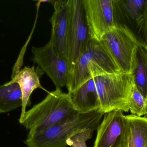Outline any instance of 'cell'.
<instances>
[{
	"instance_id": "1",
	"label": "cell",
	"mask_w": 147,
	"mask_h": 147,
	"mask_svg": "<svg viewBox=\"0 0 147 147\" xmlns=\"http://www.w3.org/2000/svg\"><path fill=\"white\" fill-rule=\"evenodd\" d=\"M77 112L71 95L56 89L49 92L43 101L26 111L20 123L29 133L38 132L69 119Z\"/></svg>"
},
{
	"instance_id": "2",
	"label": "cell",
	"mask_w": 147,
	"mask_h": 147,
	"mask_svg": "<svg viewBox=\"0 0 147 147\" xmlns=\"http://www.w3.org/2000/svg\"><path fill=\"white\" fill-rule=\"evenodd\" d=\"M121 72L100 41L91 39L73 68L69 72L66 87L68 93L71 94L91 79Z\"/></svg>"
},
{
	"instance_id": "3",
	"label": "cell",
	"mask_w": 147,
	"mask_h": 147,
	"mask_svg": "<svg viewBox=\"0 0 147 147\" xmlns=\"http://www.w3.org/2000/svg\"><path fill=\"white\" fill-rule=\"evenodd\" d=\"M101 110L77 112L69 119L45 130L29 133L25 143L28 147H66L67 141L85 129L96 130L104 115Z\"/></svg>"
},
{
	"instance_id": "4",
	"label": "cell",
	"mask_w": 147,
	"mask_h": 147,
	"mask_svg": "<svg viewBox=\"0 0 147 147\" xmlns=\"http://www.w3.org/2000/svg\"><path fill=\"white\" fill-rule=\"evenodd\" d=\"M93 78L102 112L129 111V98L134 85L132 74L121 72Z\"/></svg>"
},
{
	"instance_id": "5",
	"label": "cell",
	"mask_w": 147,
	"mask_h": 147,
	"mask_svg": "<svg viewBox=\"0 0 147 147\" xmlns=\"http://www.w3.org/2000/svg\"><path fill=\"white\" fill-rule=\"evenodd\" d=\"M100 42L122 72L132 74L136 52L141 42L124 27H115L105 35Z\"/></svg>"
},
{
	"instance_id": "6",
	"label": "cell",
	"mask_w": 147,
	"mask_h": 147,
	"mask_svg": "<svg viewBox=\"0 0 147 147\" xmlns=\"http://www.w3.org/2000/svg\"><path fill=\"white\" fill-rule=\"evenodd\" d=\"M69 26L67 60L69 71L74 66L91 39L82 0H69Z\"/></svg>"
},
{
	"instance_id": "7",
	"label": "cell",
	"mask_w": 147,
	"mask_h": 147,
	"mask_svg": "<svg viewBox=\"0 0 147 147\" xmlns=\"http://www.w3.org/2000/svg\"><path fill=\"white\" fill-rule=\"evenodd\" d=\"M96 130L93 147H127V121L122 110L105 114Z\"/></svg>"
},
{
	"instance_id": "8",
	"label": "cell",
	"mask_w": 147,
	"mask_h": 147,
	"mask_svg": "<svg viewBox=\"0 0 147 147\" xmlns=\"http://www.w3.org/2000/svg\"><path fill=\"white\" fill-rule=\"evenodd\" d=\"M82 3L91 39L100 41L115 27L113 0H82Z\"/></svg>"
},
{
	"instance_id": "9",
	"label": "cell",
	"mask_w": 147,
	"mask_h": 147,
	"mask_svg": "<svg viewBox=\"0 0 147 147\" xmlns=\"http://www.w3.org/2000/svg\"><path fill=\"white\" fill-rule=\"evenodd\" d=\"M32 52L33 61L47 73L56 89L66 86L69 70L68 60L57 55L50 41L44 46L32 47Z\"/></svg>"
},
{
	"instance_id": "10",
	"label": "cell",
	"mask_w": 147,
	"mask_h": 147,
	"mask_svg": "<svg viewBox=\"0 0 147 147\" xmlns=\"http://www.w3.org/2000/svg\"><path fill=\"white\" fill-rule=\"evenodd\" d=\"M50 19L52 29L50 42L58 56L67 60L70 7L69 0H56Z\"/></svg>"
},
{
	"instance_id": "11",
	"label": "cell",
	"mask_w": 147,
	"mask_h": 147,
	"mask_svg": "<svg viewBox=\"0 0 147 147\" xmlns=\"http://www.w3.org/2000/svg\"><path fill=\"white\" fill-rule=\"evenodd\" d=\"M147 4V0H113L115 27L127 28L135 35L140 34Z\"/></svg>"
},
{
	"instance_id": "12",
	"label": "cell",
	"mask_w": 147,
	"mask_h": 147,
	"mask_svg": "<svg viewBox=\"0 0 147 147\" xmlns=\"http://www.w3.org/2000/svg\"><path fill=\"white\" fill-rule=\"evenodd\" d=\"M26 49L25 47L22 49L23 51L21 53L13 68L12 76V80L19 84L22 93V105L21 114L19 119L20 123L24 118L27 106L31 105L30 96L33 91L39 88L48 93L49 92L40 84V78L44 73L42 70L38 66L35 69L34 66L32 67H25L21 70Z\"/></svg>"
},
{
	"instance_id": "13",
	"label": "cell",
	"mask_w": 147,
	"mask_h": 147,
	"mask_svg": "<svg viewBox=\"0 0 147 147\" xmlns=\"http://www.w3.org/2000/svg\"><path fill=\"white\" fill-rule=\"evenodd\" d=\"M71 95L77 112L87 113L100 109L94 78L86 82Z\"/></svg>"
},
{
	"instance_id": "14",
	"label": "cell",
	"mask_w": 147,
	"mask_h": 147,
	"mask_svg": "<svg viewBox=\"0 0 147 147\" xmlns=\"http://www.w3.org/2000/svg\"><path fill=\"white\" fill-rule=\"evenodd\" d=\"M132 75L134 86L147 100V49L142 43L136 49Z\"/></svg>"
},
{
	"instance_id": "15",
	"label": "cell",
	"mask_w": 147,
	"mask_h": 147,
	"mask_svg": "<svg viewBox=\"0 0 147 147\" xmlns=\"http://www.w3.org/2000/svg\"><path fill=\"white\" fill-rule=\"evenodd\" d=\"M127 121V147H147V119L134 114Z\"/></svg>"
},
{
	"instance_id": "16",
	"label": "cell",
	"mask_w": 147,
	"mask_h": 147,
	"mask_svg": "<svg viewBox=\"0 0 147 147\" xmlns=\"http://www.w3.org/2000/svg\"><path fill=\"white\" fill-rule=\"evenodd\" d=\"M22 105V93L18 83L11 80L0 85V113L9 112Z\"/></svg>"
},
{
	"instance_id": "17",
	"label": "cell",
	"mask_w": 147,
	"mask_h": 147,
	"mask_svg": "<svg viewBox=\"0 0 147 147\" xmlns=\"http://www.w3.org/2000/svg\"><path fill=\"white\" fill-rule=\"evenodd\" d=\"M147 102V100L133 85L128 102L129 108L131 114L140 117L144 116Z\"/></svg>"
},
{
	"instance_id": "18",
	"label": "cell",
	"mask_w": 147,
	"mask_h": 147,
	"mask_svg": "<svg viewBox=\"0 0 147 147\" xmlns=\"http://www.w3.org/2000/svg\"><path fill=\"white\" fill-rule=\"evenodd\" d=\"M94 129H85L74 135L67 141L68 146L71 147H87L86 142L92 137Z\"/></svg>"
},
{
	"instance_id": "19",
	"label": "cell",
	"mask_w": 147,
	"mask_h": 147,
	"mask_svg": "<svg viewBox=\"0 0 147 147\" xmlns=\"http://www.w3.org/2000/svg\"><path fill=\"white\" fill-rule=\"evenodd\" d=\"M140 34L141 35L143 39V44L147 49V4L145 9L144 22Z\"/></svg>"
},
{
	"instance_id": "20",
	"label": "cell",
	"mask_w": 147,
	"mask_h": 147,
	"mask_svg": "<svg viewBox=\"0 0 147 147\" xmlns=\"http://www.w3.org/2000/svg\"><path fill=\"white\" fill-rule=\"evenodd\" d=\"M144 117H145V118L147 119V102L146 104V113H145V114H144Z\"/></svg>"
}]
</instances>
